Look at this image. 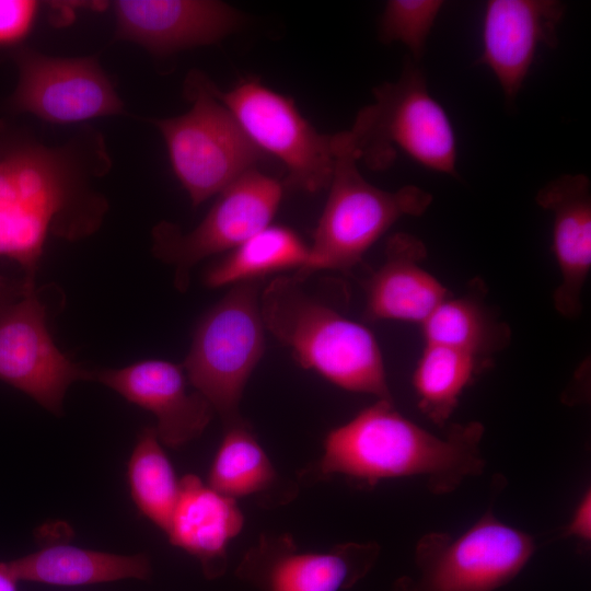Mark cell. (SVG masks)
<instances>
[{"instance_id": "52a82bcc", "label": "cell", "mask_w": 591, "mask_h": 591, "mask_svg": "<svg viewBox=\"0 0 591 591\" xmlns=\"http://www.w3.org/2000/svg\"><path fill=\"white\" fill-rule=\"evenodd\" d=\"M74 193L63 152L25 146L0 160V256L23 268L26 287H35L47 236L72 206Z\"/></svg>"}, {"instance_id": "f546056e", "label": "cell", "mask_w": 591, "mask_h": 591, "mask_svg": "<svg viewBox=\"0 0 591 591\" xmlns=\"http://www.w3.org/2000/svg\"><path fill=\"white\" fill-rule=\"evenodd\" d=\"M19 581L12 576L4 563H0V591H18Z\"/></svg>"}, {"instance_id": "7402d4cb", "label": "cell", "mask_w": 591, "mask_h": 591, "mask_svg": "<svg viewBox=\"0 0 591 591\" xmlns=\"http://www.w3.org/2000/svg\"><path fill=\"white\" fill-rule=\"evenodd\" d=\"M425 344L467 352L487 361L510 340V328L485 305L480 293L468 292L443 300L420 324Z\"/></svg>"}, {"instance_id": "e0dca14e", "label": "cell", "mask_w": 591, "mask_h": 591, "mask_svg": "<svg viewBox=\"0 0 591 591\" xmlns=\"http://www.w3.org/2000/svg\"><path fill=\"white\" fill-rule=\"evenodd\" d=\"M535 200L553 213V252L560 283L553 293L556 311L576 318L591 269V185L583 174H564L543 186Z\"/></svg>"}, {"instance_id": "5b68a950", "label": "cell", "mask_w": 591, "mask_h": 591, "mask_svg": "<svg viewBox=\"0 0 591 591\" xmlns=\"http://www.w3.org/2000/svg\"><path fill=\"white\" fill-rule=\"evenodd\" d=\"M259 283L233 285L201 317L184 361L190 384L219 414L224 428L244 420L239 405L265 351Z\"/></svg>"}, {"instance_id": "7a4b0ae2", "label": "cell", "mask_w": 591, "mask_h": 591, "mask_svg": "<svg viewBox=\"0 0 591 591\" xmlns=\"http://www.w3.org/2000/svg\"><path fill=\"white\" fill-rule=\"evenodd\" d=\"M302 282L281 276L260 291L265 328L291 349L301 367L346 391L393 401L374 335L306 293Z\"/></svg>"}, {"instance_id": "8992f818", "label": "cell", "mask_w": 591, "mask_h": 591, "mask_svg": "<svg viewBox=\"0 0 591 591\" xmlns=\"http://www.w3.org/2000/svg\"><path fill=\"white\" fill-rule=\"evenodd\" d=\"M211 82L189 76L192 108L177 117L155 121L174 173L198 206L218 195L264 159L231 112L212 93Z\"/></svg>"}, {"instance_id": "7c38bea8", "label": "cell", "mask_w": 591, "mask_h": 591, "mask_svg": "<svg viewBox=\"0 0 591 591\" xmlns=\"http://www.w3.org/2000/svg\"><path fill=\"white\" fill-rule=\"evenodd\" d=\"M19 82L14 109L54 124L115 115L123 104L100 66L90 58H55L30 49L14 55Z\"/></svg>"}, {"instance_id": "277c9868", "label": "cell", "mask_w": 591, "mask_h": 591, "mask_svg": "<svg viewBox=\"0 0 591 591\" xmlns=\"http://www.w3.org/2000/svg\"><path fill=\"white\" fill-rule=\"evenodd\" d=\"M347 131L358 159L374 171L389 169L401 149L436 172L456 175V140L444 108L429 93L421 69L406 60L397 81L373 90Z\"/></svg>"}, {"instance_id": "8fae6325", "label": "cell", "mask_w": 591, "mask_h": 591, "mask_svg": "<svg viewBox=\"0 0 591 591\" xmlns=\"http://www.w3.org/2000/svg\"><path fill=\"white\" fill-rule=\"evenodd\" d=\"M0 380L56 415L73 382L92 380L54 343L35 289L0 304Z\"/></svg>"}, {"instance_id": "603a6c76", "label": "cell", "mask_w": 591, "mask_h": 591, "mask_svg": "<svg viewBox=\"0 0 591 591\" xmlns=\"http://www.w3.org/2000/svg\"><path fill=\"white\" fill-rule=\"evenodd\" d=\"M309 260L310 245L296 231L280 224H269L210 267L205 274V285L220 288L260 280L280 270H300Z\"/></svg>"}, {"instance_id": "cb8c5ba5", "label": "cell", "mask_w": 591, "mask_h": 591, "mask_svg": "<svg viewBox=\"0 0 591 591\" xmlns=\"http://www.w3.org/2000/svg\"><path fill=\"white\" fill-rule=\"evenodd\" d=\"M486 362L461 350L425 344L412 376L420 412L443 427Z\"/></svg>"}, {"instance_id": "9a60e30c", "label": "cell", "mask_w": 591, "mask_h": 591, "mask_svg": "<svg viewBox=\"0 0 591 591\" xmlns=\"http://www.w3.org/2000/svg\"><path fill=\"white\" fill-rule=\"evenodd\" d=\"M117 34L157 55L213 44L239 30L244 16L213 0H119Z\"/></svg>"}, {"instance_id": "d4e9b609", "label": "cell", "mask_w": 591, "mask_h": 591, "mask_svg": "<svg viewBox=\"0 0 591 591\" xmlns=\"http://www.w3.org/2000/svg\"><path fill=\"white\" fill-rule=\"evenodd\" d=\"M131 498L138 510L164 533L179 495V479L154 428L139 434L127 465Z\"/></svg>"}, {"instance_id": "5bb4252c", "label": "cell", "mask_w": 591, "mask_h": 591, "mask_svg": "<svg viewBox=\"0 0 591 591\" xmlns=\"http://www.w3.org/2000/svg\"><path fill=\"white\" fill-rule=\"evenodd\" d=\"M91 373L92 380L151 412L157 436L165 445L177 448L196 439L212 418L210 403L197 391L187 392L183 368L173 362L149 359Z\"/></svg>"}, {"instance_id": "44dd1931", "label": "cell", "mask_w": 591, "mask_h": 591, "mask_svg": "<svg viewBox=\"0 0 591 591\" xmlns=\"http://www.w3.org/2000/svg\"><path fill=\"white\" fill-rule=\"evenodd\" d=\"M224 429L207 485L235 500L255 496L280 505L292 499L296 487L283 484L250 426L243 420Z\"/></svg>"}, {"instance_id": "f1b7e54d", "label": "cell", "mask_w": 591, "mask_h": 591, "mask_svg": "<svg viewBox=\"0 0 591 591\" xmlns=\"http://www.w3.org/2000/svg\"><path fill=\"white\" fill-rule=\"evenodd\" d=\"M35 288H27L22 281H12L0 276V304L22 297L25 292Z\"/></svg>"}, {"instance_id": "4fadbf2b", "label": "cell", "mask_w": 591, "mask_h": 591, "mask_svg": "<svg viewBox=\"0 0 591 591\" xmlns=\"http://www.w3.org/2000/svg\"><path fill=\"white\" fill-rule=\"evenodd\" d=\"M376 543H343L326 552H302L288 534H263L237 566V577L259 591H343L372 569Z\"/></svg>"}, {"instance_id": "d6986e66", "label": "cell", "mask_w": 591, "mask_h": 591, "mask_svg": "<svg viewBox=\"0 0 591 591\" xmlns=\"http://www.w3.org/2000/svg\"><path fill=\"white\" fill-rule=\"evenodd\" d=\"M243 525L235 499L217 493L196 475L179 479L178 499L165 534L172 545L198 559L208 579L227 570L229 542Z\"/></svg>"}, {"instance_id": "30bf717a", "label": "cell", "mask_w": 591, "mask_h": 591, "mask_svg": "<svg viewBox=\"0 0 591 591\" xmlns=\"http://www.w3.org/2000/svg\"><path fill=\"white\" fill-rule=\"evenodd\" d=\"M283 188L281 182L254 169L222 189L206 217L190 232L181 233L171 223L159 224L153 232V250L162 260L174 265L175 286L184 291L197 263L232 251L269 225L281 202Z\"/></svg>"}, {"instance_id": "ba28073f", "label": "cell", "mask_w": 591, "mask_h": 591, "mask_svg": "<svg viewBox=\"0 0 591 591\" xmlns=\"http://www.w3.org/2000/svg\"><path fill=\"white\" fill-rule=\"evenodd\" d=\"M535 552L534 538L491 511L456 537L440 532L417 543V576L402 591H495L515 578Z\"/></svg>"}, {"instance_id": "9c48e42d", "label": "cell", "mask_w": 591, "mask_h": 591, "mask_svg": "<svg viewBox=\"0 0 591 591\" xmlns=\"http://www.w3.org/2000/svg\"><path fill=\"white\" fill-rule=\"evenodd\" d=\"M210 86L253 143L286 166L285 186L306 193L328 188L335 166L336 134L318 132L290 97L258 80H242L225 92L212 82Z\"/></svg>"}, {"instance_id": "2e32d148", "label": "cell", "mask_w": 591, "mask_h": 591, "mask_svg": "<svg viewBox=\"0 0 591 591\" xmlns=\"http://www.w3.org/2000/svg\"><path fill=\"white\" fill-rule=\"evenodd\" d=\"M565 4L555 0H490L483 24L479 63L497 78L507 100L519 93L541 45H557Z\"/></svg>"}, {"instance_id": "83f0119b", "label": "cell", "mask_w": 591, "mask_h": 591, "mask_svg": "<svg viewBox=\"0 0 591 591\" xmlns=\"http://www.w3.org/2000/svg\"><path fill=\"white\" fill-rule=\"evenodd\" d=\"M567 535L583 543L591 540V491L586 490L577 503L569 523L566 528Z\"/></svg>"}, {"instance_id": "3957f363", "label": "cell", "mask_w": 591, "mask_h": 591, "mask_svg": "<svg viewBox=\"0 0 591 591\" xmlns=\"http://www.w3.org/2000/svg\"><path fill=\"white\" fill-rule=\"evenodd\" d=\"M357 163L347 131L336 134L334 172L310 245V260L293 275L302 281L317 270H350L398 219L421 216L432 201L417 186L395 192L373 186Z\"/></svg>"}, {"instance_id": "484cf974", "label": "cell", "mask_w": 591, "mask_h": 591, "mask_svg": "<svg viewBox=\"0 0 591 591\" xmlns=\"http://www.w3.org/2000/svg\"><path fill=\"white\" fill-rule=\"evenodd\" d=\"M443 3L441 0H389L380 21V39L387 44L403 43L415 61H419Z\"/></svg>"}, {"instance_id": "6da1fadb", "label": "cell", "mask_w": 591, "mask_h": 591, "mask_svg": "<svg viewBox=\"0 0 591 591\" xmlns=\"http://www.w3.org/2000/svg\"><path fill=\"white\" fill-rule=\"evenodd\" d=\"M484 430L479 421H470L453 425L439 437L403 416L393 401L378 399L333 429L322 457L300 476L313 482L340 474L367 486L418 476L431 493L444 495L483 473Z\"/></svg>"}, {"instance_id": "ac0fdd59", "label": "cell", "mask_w": 591, "mask_h": 591, "mask_svg": "<svg viewBox=\"0 0 591 591\" xmlns=\"http://www.w3.org/2000/svg\"><path fill=\"white\" fill-rule=\"evenodd\" d=\"M427 256L421 240L408 233L387 239L385 259L367 286L364 316L370 321L422 322L447 298L448 288L420 264Z\"/></svg>"}, {"instance_id": "4316f807", "label": "cell", "mask_w": 591, "mask_h": 591, "mask_svg": "<svg viewBox=\"0 0 591 591\" xmlns=\"http://www.w3.org/2000/svg\"><path fill=\"white\" fill-rule=\"evenodd\" d=\"M38 3L32 0H0V46L20 42L30 32Z\"/></svg>"}, {"instance_id": "ffe728a7", "label": "cell", "mask_w": 591, "mask_h": 591, "mask_svg": "<svg viewBox=\"0 0 591 591\" xmlns=\"http://www.w3.org/2000/svg\"><path fill=\"white\" fill-rule=\"evenodd\" d=\"M4 564L18 581L60 587L144 580L151 575L150 560L144 554L119 555L68 544L46 546Z\"/></svg>"}]
</instances>
